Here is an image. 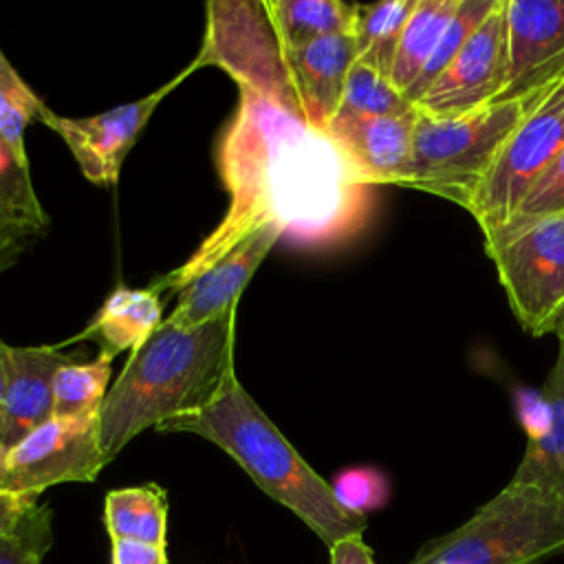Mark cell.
<instances>
[{"label":"cell","instance_id":"6da1fadb","mask_svg":"<svg viewBox=\"0 0 564 564\" xmlns=\"http://www.w3.org/2000/svg\"><path fill=\"white\" fill-rule=\"evenodd\" d=\"M218 172L229 205L192 256L152 286L181 291L262 227L300 247H330L355 236L370 212V183L326 130L240 88L238 108L218 143Z\"/></svg>","mask_w":564,"mask_h":564},{"label":"cell","instance_id":"7a4b0ae2","mask_svg":"<svg viewBox=\"0 0 564 564\" xmlns=\"http://www.w3.org/2000/svg\"><path fill=\"white\" fill-rule=\"evenodd\" d=\"M238 306L200 326L163 324L130 355L99 412L110 463L143 430L205 410L236 379Z\"/></svg>","mask_w":564,"mask_h":564},{"label":"cell","instance_id":"3957f363","mask_svg":"<svg viewBox=\"0 0 564 564\" xmlns=\"http://www.w3.org/2000/svg\"><path fill=\"white\" fill-rule=\"evenodd\" d=\"M159 432H189L227 452L275 502L291 509L326 546L364 535V516L346 511L326 482L262 412L238 377L205 410L163 423Z\"/></svg>","mask_w":564,"mask_h":564},{"label":"cell","instance_id":"277c9868","mask_svg":"<svg viewBox=\"0 0 564 564\" xmlns=\"http://www.w3.org/2000/svg\"><path fill=\"white\" fill-rule=\"evenodd\" d=\"M564 551V494L509 480L408 564H535Z\"/></svg>","mask_w":564,"mask_h":564},{"label":"cell","instance_id":"5b68a950","mask_svg":"<svg viewBox=\"0 0 564 564\" xmlns=\"http://www.w3.org/2000/svg\"><path fill=\"white\" fill-rule=\"evenodd\" d=\"M553 86L524 97L494 101L458 117L434 119L416 112L414 165L405 187L445 198L465 209L509 134Z\"/></svg>","mask_w":564,"mask_h":564},{"label":"cell","instance_id":"8992f818","mask_svg":"<svg viewBox=\"0 0 564 564\" xmlns=\"http://www.w3.org/2000/svg\"><path fill=\"white\" fill-rule=\"evenodd\" d=\"M482 240L522 330L533 337L555 335L564 315V214Z\"/></svg>","mask_w":564,"mask_h":564},{"label":"cell","instance_id":"52a82bcc","mask_svg":"<svg viewBox=\"0 0 564 564\" xmlns=\"http://www.w3.org/2000/svg\"><path fill=\"white\" fill-rule=\"evenodd\" d=\"M220 66L238 88L262 95L304 117L293 88L284 46L271 24L264 0H214L207 2V31L196 59L189 64Z\"/></svg>","mask_w":564,"mask_h":564},{"label":"cell","instance_id":"ba28073f","mask_svg":"<svg viewBox=\"0 0 564 564\" xmlns=\"http://www.w3.org/2000/svg\"><path fill=\"white\" fill-rule=\"evenodd\" d=\"M564 148V77L524 115L509 134L489 172L474 189L465 212L482 236L500 229L531 185Z\"/></svg>","mask_w":564,"mask_h":564},{"label":"cell","instance_id":"9c48e42d","mask_svg":"<svg viewBox=\"0 0 564 564\" xmlns=\"http://www.w3.org/2000/svg\"><path fill=\"white\" fill-rule=\"evenodd\" d=\"M99 414L51 416L7 452L2 489L37 498L62 482H93L106 467Z\"/></svg>","mask_w":564,"mask_h":564},{"label":"cell","instance_id":"30bf717a","mask_svg":"<svg viewBox=\"0 0 564 564\" xmlns=\"http://www.w3.org/2000/svg\"><path fill=\"white\" fill-rule=\"evenodd\" d=\"M189 75L192 70L187 66L154 93L93 117H62L46 106L40 121L62 137L86 181L95 185H115L126 154L132 150L156 106Z\"/></svg>","mask_w":564,"mask_h":564},{"label":"cell","instance_id":"8fae6325","mask_svg":"<svg viewBox=\"0 0 564 564\" xmlns=\"http://www.w3.org/2000/svg\"><path fill=\"white\" fill-rule=\"evenodd\" d=\"M507 75V20L505 0L469 35L458 55L432 82L414 104L423 117L445 119L494 104L500 97Z\"/></svg>","mask_w":564,"mask_h":564},{"label":"cell","instance_id":"7c38bea8","mask_svg":"<svg viewBox=\"0 0 564 564\" xmlns=\"http://www.w3.org/2000/svg\"><path fill=\"white\" fill-rule=\"evenodd\" d=\"M507 75L498 101L564 77V0H505Z\"/></svg>","mask_w":564,"mask_h":564},{"label":"cell","instance_id":"4fadbf2b","mask_svg":"<svg viewBox=\"0 0 564 564\" xmlns=\"http://www.w3.org/2000/svg\"><path fill=\"white\" fill-rule=\"evenodd\" d=\"M416 108L392 117H335L326 132L370 185H408L414 165Z\"/></svg>","mask_w":564,"mask_h":564},{"label":"cell","instance_id":"5bb4252c","mask_svg":"<svg viewBox=\"0 0 564 564\" xmlns=\"http://www.w3.org/2000/svg\"><path fill=\"white\" fill-rule=\"evenodd\" d=\"M282 236L273 227H262L225 253L218 262L194 275L181 291L176 306L165 317L176 326H200L238 306V300Z\"/></svg>","mask_w":564,"mask_h":564},{"label":"cell","instance_id":"9a60e30c","mask_svg":"<svg viewBox=\"0 0 564 564\" xmlns=\"http://www.w3.org/2000/svg\"><path fill=\"white\" fill-rule=\"evenodd\" d=\"M75 355L59 346H11L7 388L0 408V443L11 449L53 416V381Z\"/></svg>","mask_w":564,"mask_h":564},{"label":"cell","instance_id":"2e32d148","mask_svg":"<svg viewBox=\"0 0 564 564\" xmlns=\"http://www.w3.org/2000/svg\"><path fill=\"white\" fill-rule=\"evenodd\" d=\"M284 59L304 119L326 130L339 108L348 73L357 62L352 35L337 33L284 48Z\"/></svg>","mask_w":564,"mask_h":564},{"label":"cell","instance_id":"e0dca14e","mask_svg":"<svg viewBox=\"0 0 564 564\" xmlns=\"http://www.w3.org/2000/svg\"><path fill=\"white\" fill-rule=\"evenodd\" d=\"M163 300L154 286L148 289H115L101 308L95 313L90 324L59 348L79 339H93L99 352L117 357L126 350H137L161 324H163Z\"/></svg>","mask_w":564,"mask_h":564},{"label":"cell","instance_id":"ac0fdd59","mask_svg":"<svg viewBox=\"0 0 564 564\" xmlns=\"http://www.w3.org/2000/svg\"><path fill=\"white\" fill-rule=\"evenodd\" d=\"M555 337L557 357L540 390L551 412V430L542 441L527 443L524 456L511 478L564 494V333Z\"/></svg>","mask_w":564,"mask_h":564},{"label":"cell","instance_id":"d6986e66","mask_svg":"<svg viewBox=\"0 0 564 564\" xmlns=\"http://www.w3.org/2000/svg\"><path fill=\"white\" fill-rule=\"evenodd\" d=\"M48 227L29 165L20 163L0 137V245H29Z\"/></svg>","mask_w":564,"mask_h":564},{"label":"cell","instance_id":"ffe728a7","mask_svg":"<svg viewBox=\"0 0 564 564\" xmlns=\"http://www.w3.org/2000/svg\"><path fill=\"white\" fill-rule=\"evenodd\" d=\"M104 524L110 535L167 546V496L154 485L123 487L106 494Z\"/></svg>","mask_w":564,"mask_h":564},{"label":"cell","instance_id":"44dd1931","mask_svg":"<svg viewBox=\"0 0 564 564\" xmlns=\"http://www.w3.org/2000/svg\"><path fill=\"white\" fill-rule=\"evenodd\" d=\"M458 2L460 0H416V7L401 33L388 75L390 84L403 97L430 62L445 26L458 9Z\"/></svg>","mask_w":564,"mask_h":564},{"label":"cell","instance_id":"7402d4cb","mask_svg":"<svg viewBox=\"0 0 564 564\" xmlns=\"http://www.w3.org/2000/svg\"><path fill=\"white\" fill-rule=\"evenodd\" d=\"M264 4L284 48L337 33L352 35L355 4L339 0H264Z\"/></svg>","mask_w":564,"mask_h":564},{"label":"cell","instance_id":"603a6c76","mask_svg":"<svg viewBox=\"0 0 564 564\" xmlns=\"http://www.w3.org/2000/svg\"><path fill=\"white\" fill-rule=\"evenodd\" d=\"M414 7L416 0H383L372 4H355L352 40L357 48V62L388 77L401 33Z\"/></svg>","mask_w":564,"mask_h":564},{"label":"cell","instance_id":"cb8c5ba5","mask_svg":"<svg viewBox=\"0 0 564 564\" xmlns=\"http://www.w3.org/2000/svg\"><path fill=\"white\" fill-rule=\"evenodd\" d=\"M112 355L99 352L93 361L73 357L53 381V416L99 414L110 390Z\"/></svg>","mask_w":564,"mask_h":564},{"label":"cell","instance_id":"d4e9b609","mask_svg":"<svg viewBox=\"0 0 564 564\" xmlns=\"http://www.w3.org/2000/svg\"><path fill=\"white\" fill-rule=\"evenodd\" d=\"M44 108V101L29 88L0 48V137L24 165H29L24 132L31 123L40 121Z\"/></svg>","mask_w":564,"mask_h":564},{"label":"cell","instance_id":"484cf974","mask_svg":"<svg viewBox=\"0 0 564 564\" xmlns=\"http://www.w3.org/2000/svg\"><path fill=\"white\" fill-rule=\"evenodd\" d=\"M412 110L414 106L390 84L386 75L355 62L335 117H392L408 115Z\"/></svg>","mask_w":564,"mask_h":564},{"label":"cell","instance_id":"4316f807","mask_svg":"<svg viewBox=\"0 0 564 564\" xmlns=\"http://www.w3.org/2000/svg\"><path fill=\"white\" fill-rule=\"evenodd\" d=\"M498 0H460L458 9L454 11L449 24L445 26L430 62L425 64L423 73L414 82V86L408 90L405 99L414 106L423 93L432 86V82L447 68V64L458 55V51L465 46L469 35L480 26V22L494 11Z\"/></svg>","mask_w":564,"mask_h":564},{"label":"cell","instance_id":"83f0119b","mask_svg":"<svg viewBox=\"0 0 564 564\" xmlns=\"http://www.w3.org/2000/svg\"><path fill=\"white\" fill-rule=\"evenodd\" d=\"M53 513L35 502L18 522L0 533V564H42L53 544Z\"/></svg>","mask_w":564,"mask_h":564},{"label":"cell","instance_id":"f1b7e54d","mask_svg":"<svg viewBox=\"0 0 564 564\" xmlns=\"http://www.w3.org/2000/svg\"><path fill=\"white\" fill-rule=\"evenodd\" d=\"M555 214H564V148L540 174V178L531 185V189L524 194V198L520 200L511 218L496 231H513L533 220L555 216Z\"/></svg>","mask_w":564,"mask_h":564},{"label":"cell","instance_id":"f546056e","mask_svg":"<svg viewBox=\"0 0 564 564\" xmlns=\"http://www.w3.org/2000/svg\"><path fill=\"white\" fill-rule=\"evenodd\" d=\"M337 502L355 513L364 516L372 509H379L388 500V480L375 467H350L335 476L330 482Z\"/></svg>","mask_w":564,"mask_h":564},{"label":"cell","instance_id":"4dcf8cb0","mask_svg":"<svg viewBox=\"0 0 564 564\" xmlns=\"http://www.w3.org/2000/svg\"><path fill=\"white\" fill-rule=\"evenodd\" d=\"M516 403L522 430L529 438L527 443L542 441L551 430V412L542 392H520Z\"/></svg>","mask_w":564,"mask_h":564},{"label":"cell","instance_id":"1f68e13d","mask_svg":"<svg viewBox=\"0 0 564 564\" xmlns=\"http://www.w3.org/2000/svg\"><path fill=\"white\" fill-rule=\"evenodd\" d=\"M110 564H167V546L115 538L110 540Z\"/></svg>","mask_w":564,"mask_h":564},{"label":"cell","instance_id":"d6a6232c","mask_svg":"<svg viewBox=\"0 0 564 564\" xmlns=\"http://www.w3.org/2000/svg\"><path fill=\"white\" fill-rule=\"evenodd\" d=\"M330 564H377L372 549L364 542V535H350L328 546Z\"/></svg>","mask_w":564,"mask_h":564},{"label":"cell","instance_id":"836d02e7","mask_svg":"<svg viewBox=\"0 0 564 564\" xmlns=\"http://www.w3.org/2000/svg\"><path fill=\"white\" fill-rule=\"evenodd\" d=\"M37 502V498L31 496H18V494H9V491H0V533L11 529L18 518L31 509Z\"/></svg>","mask_w":564,"mask_h":564},{"label":"cell","instance_id":"e575fe53","mask_svg":"<svg viewBox=\"0 0 564 564\" xmlns=\"http://www.w3.org/2000/svg\"><path fill=\"white\" fill-rule=\"evenodd\" d=\"M26 247L29 245H0V273L13 267Z\"/></svg>","mask_w":564,"mask_h":564},{"label":"cell","instance_id":"d590c367","mask_svg":"<svg viewBox=\"0 0 564 564\" xmlns=\"http://www.w3.org/2000/svg\"><path fill=\"white\" fill-rule=\"evenodd\" d=\"M9 344L0 339V408L4 399V388H7V372H9Z\"/></svg>","mask_w":564,"mask_h":564},{"label":"cell","instance_id":"8d00e7d4","mask_svg":"<svg viewBox=\"0 0 564 564\" xmlns=\"http://www.w3.org/2000/svg\"><path fill=\"white\" fill-rule=\"evenodd\" d=\"M7 447L0 443V491H4L2 489V480H4V463H7Z\"/></svg>","mask_w":564,"mask_h":564},{"label":"cell","instance_id":"74e56055","mask_svg":"<svg viewBox=\"0 0 564 564\" xmlns=\"http://www.w3.org/2000/svg\"><path fill=\"white\" fill-rule=\"evenodd\" d=\"M557 333H564V315H562V319H560V324H557V328H555V335Z\"/></svg>","mask_w":564,"mask_h":564}]
</instances>
